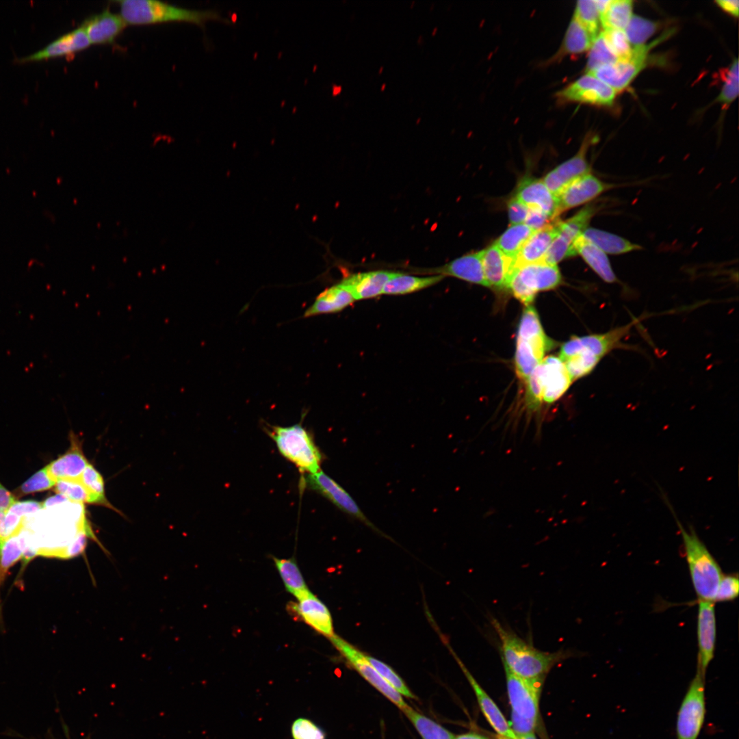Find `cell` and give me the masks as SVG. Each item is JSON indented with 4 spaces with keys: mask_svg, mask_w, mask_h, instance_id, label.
Wrapping results in <instances>:
<instances>
[{
    "mask_svg": "<svg viewBox=\"0 0 739 739\" xmlns=\"http://www.w3.org/2000/svg\"><path fill=\"white\" fill-rule=\"evenodd\" d=\"M490 621L500 639L503 664L520 677H544L555 664L574 655L569 649L555 652L539 650L530 641L503 626L495 618H491Z\"/></svg>",
    "mask_w": 739,
    "mask_h": 739,
    "instance_id": "1",
    "label": "cell"
},
{
    "mask_svg": "<svg viewBox=\"0 0 739 739\" xmlns=\"http://www.w3.org/2000/svg\"><path fill=\"white\" fill-rule=\"evenodd\" d=\"M127 25L186 23L203 27L209 21L225 20L216 11L188 9L156 0L114 1Z\"/></svg>",
    "mask_w": 739,
    "mask_h": 739,
    "instance_id": "2",
    "label": "cell"
},
{
    "mask_svg": "<svg viewBox=\"0 0 739 739\" xmlns=\"http://www.w3.org/2000/svg\"><path fill=\"white\" fill-rule=\"evenodd\" d=\"M666 504L675 517L681 534L684 556L697 599L714 602L723 575L721 568L695 530L691 527L688 530L684 528L667 500Z\"/></svg>",
    "mask_w": 739,
    "mask_h": 739,
    "instance_id": "3",
    "label": "cell"
},
{
    "mask_svg": "<svg viewBox=\"0 0 739 739\" xmlns=\"http://www.w3.org/2000/svg\"><path fill=\"white\" fill-rule=\"evenodd\" d=\"M265 432L280 454L292 463L302 474L320 471L322 455L311 433L302 423L289 426H270Z\"/></svg>",
    "mask_w": 739,
    "mask_h": 739,
    "instance_id": "4",
    "label": "cell"
},
{
    "mask_svg": "<svg viewBox=\"0 0 739 739\" xmlns=\"http://www.w3.org/2000/svg\"><path fill=\"white\" fill-rule=\"evenodd\" d=\"M562 277L556 265L544 262L529 264L513 269L507 289L526 306L530 305L538 291L556 288Z\"/></svg>",
    "mask_w": 739,
    "mask_h": 739,
    "instance_id": "5",
    "label": "cell"
},
{
    "mask_svg": "<svg viewBox=\"0 0 739 739\" xmlns=\"http://www.w3.org/2000/svg\"><path fill=\"white\" fill-rule=\"evenodd\" d=\"M673 33V30H668L649 44L635 46L632 48L629 58L618 60L613 64L601 66L587 74L603 81L617 93L622 92L646 67L651 49L667 39Z\"/></svg>",
    "mask_w": 739,
    "mask_h": 739,
    "instance_id": "6",
    "label": "cell"
},
{
    "mask_svg": "<svg viewBox=\"0 0 739 739\" xmlns=\"http://www.w3.org/2000/svg\"><path fill=\"white\" fill-rule=\"evenodd\" d=\"M705 674L697 667L680 705L676 723L677 739H697L705 716Z\"/></svg>",
    "mask_w": 739,
    "mask_h": 739,
    "instance_id": "7",
    "label": "cell"
},
{
    "mask_svg": "<svg viewBox=\"0 0 739 739\" xmlns=\"http://www.w3.org/2000/svg\"><path fill=\"white\" fill-rule=\"evenodd\" d=\"M600 209L601 206L597 204H589L568 220H560L558 235L550 245L543 262L556 265L566 257L577 255L573 247V242Z\"/></svg>",
    "mask_w": 739,
    "mask_h": 739,
    "instance_id": "8",
    "label": "cell"
},
{
    "mask_svg": "<svg viewBox=\"0 0 739 739\" xmlns=\"http://www.w3.org/2000/svg\"><path fill=\"white\" fill-rule=\"evenodd\" d=\"M554 346V341L548 338L543 328L518 330L515 356L518 377L526 382L541 363L545 352Z\"/></svg>",
    "mask_w": 739,
    "mask_h": 739,
    "instance_id": "9",
    "label": "cell"
},
{
    "mask_svg": "<svg viewBox=\"0 0 739 739\" xmlns=\"http://www.w3.org/2000/svg\"><path fill=\"white\" fill-rule=\"evenodd\" d=\"M636 320L601 334L573 337L565 343L560 351L559 359L563 362L578 352L592 354L601 359L610 352L621 345L622 339L629 333Z\"/></svg>",
    "mask_w": 739,
    "mask_h": 739,
    "instance_id": "10",
    "label": "cell"
},
{
    "mask_svg": "<svg viewBox=\"0 0 739 739\" xmlns=\"http://www.w3.org/2000/svg\"><path fill=\"white\" fill-rule=\"evenodd\" d=\"M330 641L347 662L370 684L375 687L401 710L407 705L402 695L392 688L366 659L365 655L344 640L333 634Z\"/></svg>",
    "mask_w": 739,
    "mask_h": 739,
    "instance_id": "11",
    "label": "cell"
},
{
    "mask_svg": "<svg viewBox=\"0 0 739 739\" xmlns=\"http://www.w3.org/2000/svg\"><path fill=\"white\" fill-rule=\"evenodd\" d=\"M617 92L590 74H586L556 93L561 103H580L596 106L613 105Z\"/></svg>",
    "mask_w": 739,
    "mask_h": 739,
    "instance_id": "12",
    "label": "cell"
},
{
    "mask_svg": "<svg viewBox=\"0 0 739 739\" xmlns=\"http://www.w3.org/2000/svg\"><path fill=\"white\" fill-rule=\"evenodd\" d=\"M597 136L588 133L584 138L577 153L548 172L542 179L549 191L556 197L573 181L591 173V166L586 155L591 145L596 142Z\"/></svg>",
    "mask_w": 739,
    "mask_h": 739,
    "instance_id": "13",
    "label": "cell"
},
{
    "mask_svg": "<svg viewBox=\"0 0 739 739\" xmlns=\"http://www.w3.org/2000/svg\"><path fill=\"white\" fill-rule=\"evenodd\" d=\"M504 667L512 711L521 717L537 720L543 677L524 679L512 673L504 664Z\"/></svg>",
    "mask_w": 739,
    "mask_h": 739,
    "instance_id": "14",
    "label": "cell"
},
{
    "mask_svg": "<svg viewBox=\"0 0 739 739\" xmlns=\"http://www.w3.org/2000/svg\"><path fill=\"white\" fill-rule=\"evenodd\" d=\"M301 483L303 487L319 493L344 513L374 528L348 493L322 471L306 474Z\"/></svg>",
    "mask_w": 739,
    "mask_h": 739,
    "instance_id": "15",
    "label": "cell"
},
{
    "mask_svg": "<svg viewBox=\"0 0 739 739\" xmlns=\"http://www.w3.org/2000/svg\"><path fill=\"white\" fill-rule=\"evenodd\" d=\"M697 635L698 643L697 665L705 674L712 660L716 645V624L714 602L698 600Z\"/></svg>",
    "mask_w": 739,
    "mask_h": 739,
    "instance_id": "16",
    "label": "cell"
},
{
    "mask_svg": "<svg viewBox=\"0 0 739 739\" xmlns=\"http://www.w3.org/2000/svg\"><path fill=\"white\" fill-rule=\"evenodd\" d=\"M534 370L541 384L543 402L548 404L560 399L573 382L564 363L554 356L543 359Z\"/></svg>",
    "mask_w": 739,
    "mask_h": 739,
    "instance_id": "17",
    "label": "cell"
},
{
    "mask_svg": "<svg viewBox=\"0 0 739 739\" xmlns=\"http://www.w3.org/2000/svg\"><path fill=\"white\" fill-rule=\"evenodd\" d=\"M617 185L606 183L588 173L571 183L557 197L558 214L588 203Z\"/></svg>",
    "mask_w": 739,
    "mask_h": 739,
    "instance_id": "18",
    "label": "cell"
},
{
    "mask_svg": "<svg viewBox=\"0 0 739 739\" xmlns=\"http://www.w3.org/2000/svg\"><path fill=\"white\" fill-rule=\"evenodd\" d=\"M291 615L300 619L318 633L328 638L334 634L331 614L326 605L311 591L298 602L288 604Z\"/></svg>",
    "mask_w": 739,
    "mask_h": 739,
    "instance_id": "19",
    "label": "cell"
},
{
    "mask_svg": "<svg viewBox=\"0 0 739 739\" xmlns=\"http://www.w3.org/2000/svg\"><path fill=\"white\" fill-rule=\"evenodd\" d=\"M81 25L90 44H112L127 26L119 13L109 9L88 17Z\"/></svg>",
    "mask_w": 739,
    "mask_h": 739,
    "instance_id": "20",
    "label": "cell"
},
{
    "mask_svg": "<svg viewBox=\"0 0 739 739\" xmlns=\"http://www.w3.org/2000/svg\"><path fill=\"white\" fill-rule=\"evenodd\" d=\"M81 25L57 38L42 49L18 59L20 62L40 61L71 55L90 47Z\"/></svg>",
    "mask_w": 739,
    "mask_h": 739,
    "instance_id": "21",
    "label": "cell"
},
{
    "mask_svg": "<svg viewBox=\"0 0 739 739\" xmlns=\"http://www.w3.org/2000/svg\"><path fill=\"white\" fill-rule=\"evenodd\" d=\"M515 196L528 208L539 209L554 220L559 215L558 198L542 179L524 177L519 183Z\"/></svg>",
    "mask_w": 739,
    "mask_h": 739,
    "instance_id": "22",
    "label": "cell"
},
{
    "mask_svg": "<svg viewBox=\"0 0 739 739\" xmlns=\"http://www.w3.org/2000/svg\"><path fill=\"white\" fill-rule=\"evenodd\" d=\"M70 448L47 467L49 476L55 482L59 480H78L89 464L82 448L81 443L72 432Z\"/></svg>",
    "mask_w": 739,
    "mask_h": 739,
    "instance_id": "23",
    "label": "cell"
},
{
    "mask_svg": "<svg viewBox=\"0 0 739 739\" xmlns=\"http://www.w3.org/2000/svg\"><path fill=\"white\" fill-rule=\"evenodd\" d=\"M560 220L535 231L526 241L514 260L513 268L541 263L558 233Z\"/></svg>",
    "mask_w": 739,
    "mask_h": 739,
    "instance_id": "24",
    "label": "cell"
},
{
    "mask_svg": "<svg viewBox=\"0 0 739 739\" xmlns=\"http://www.w3.org/2000/svg\"><path fill=\"white\" fill-rule=\"evenodd\" d=\"M428 273L455 277L471 283L489 287L485 279L482 250L458 257L438 268L430 269Z\"/></svg>",
    "mask_w": 739,
    "mask_h": 739,
    "instance_id": "25",
    "label": "cell"
},
{
    "mask_svg": "<svg viewBox=\"0 0 739 739\" xmlns=\"http://www.w3.org/2000/svg\"><path fill=\"white\" fill-rule=\"evenodd\" d=\"M391 274L388 270L358 272L345 276L339 283L352 294L355 301L379 296Z\"/></svg>",
    "mask_w": 739,
    "mask_h": 739,
    "instance_id": "26",
    "label": "cell"
},
{
    "mask_svg": "<svg viewBox=\"0 0 739 739\" xmlns=\"http://www.w3.org/2000/svg\"><path fill=\"white\" fill-rule=\"evenodd\" d=\"M482 263L489 287L506 289L513 270V261L507 257L494 243L482 250Z\"/></svg>",
    "mask_w": 739,
    "mask_h": 739,
    "instance_id": "27",
    "label": "cell"
},
{
    "mask_svg": "<svg viewBox=\"0 0 739 739\" xmlns=\"http://www.w3.org/2000/svg\"><path fill=\"white\" fill-rule=\"evenodd\" d=\"M355 302L350 292L339 282L321 293L304 312V318L341 311Z\"/></svg>",
    "mask_w": 739,
    "mask_h": 739,
    "instance_id": "28",
    "label": "cell"
},
{
    "mask_svg": "<svg viewBox=\"0 0 739 739\" xmlns=\"http://www.w3.org/2000/svg\"><path fill=\"white\" fill-rule=\"evenodd\" d=\"M462 671L471 685L483 714L493 728L502 736L515 739L516 736L497 706L480 686L470 672L457 656L454 654Z\"/></svg>",
    "mask_w": 739,
    "mask_h": 739,
    "instance_id": "29",
    "label": "cell"
},
{
    "mask_svg": "<svg viewBox=\"0 0 739 739\" xmlns=\"http://www.w3.org/2000/svg\"><path fill=\"white\" fill-rule=\"evenodd\" d=\"M573 247L576 254L580 255L586 263L603 281L608 283L619 281L606 254L584 237L582 233L576 238Z\"/></svg>",
    "mask_w": 739,
    "mask_h": 739,
    "instance_id": "30",
    "label": "cell"
},
{
    "mask_svg": "<svg viewBox=\"0 0 739 739\" xmlns=\"http://www.w3.org/2000/svg\"><path fill=\"white\" fill-rule=\"evenodd\" d=\"M443 278L444 276L439 274L417 276L391 272L384 286L383 294L396 296L411 294L435 285Z\"/></svg>",
    "mask_w": 739,
    "mask_h": 739,
    "instance_id": "31",
    "label": "cell"
},
{
    "mask_svg": "<svg viewBox=\"0 0 739 739\" xmlns=\"http://www.w3.org/2000/svg\"><path fill=\"white\" fill-rule=\"evenodd\" d=\"M595 40L573 16L559 50L549 61L553 62L568 55L582 53L591 49Z\"/></svg>",
    "mask_w": 739,
    "mask_h": 739,
    "instance_id": "32",
    "label": "cell"
},
{
    "mask_svg": "<svg viewBox=\"0 0 739 739\" xmlns=\"http://www.w3.org/2000/svg\"><path fill=\"white\" fill-rule=\"evenodd\" d=\"M582 235L606 254L621 255L643 248L619 235L595 228L587 227Z\"/></svg>",
    "mask_w": 739,
    "mask_h": 739,
    "instance_id": "33",
    "label": "cell"
},
{
    "mask_svg": "<svg viewBox=\"0 0 739 739\" xmlns=\"http://www.w3.org/2000/svg\"><path fill=\"white\" fill-rule=\"evenodd\" d=\"M273 560L287 592L293 595L297 600L310 592L294 558L274 557Z\"/></svg>",
    "mask_w": 739,
    "mask_h": 739,
    "instance_id": "34",
    "label": "cell"
},
{
    "mask_svg": "<svg viewBox=\"0 0 739 739\" xmlns=\"http://www.w3.org/2000/svg\"><path fill=\"white\" fill-rule=\"evenodd\" d=\"M534 232L532 229L524 223L513 224L502 234L495 244L514 263L523 245Z\"/></svg>",
    "mask_w": 739,
    "mask_h": 739,
    "instance_id": "35",
    "label": "cell"
},
{
    "mask_svg": "<svg viewBox=\"0 0 739 739\" xmlns=\"http://www.w3.org/2000/svg\"><path fill=\"white\" fill-rule=\"evenodd\" d=\"M633 1H611L606 11L600 15V23L604 29H621L627 25L632 16Z\"/></svg>",
    "mask_w": 739,
    "mask_h": 739,
    "instance_id": "36",
    "label": "cell"
},
{
    "mask_svg": "<svg viewBox=\"0 0 739 739\" xmlns=\"http://www.w3.org/2000/svg\"><path fill=\"white\" fill-rule=\"evenodd\" d=\"M402 711L423 739H454V736L440 725L406 705Z\"/></svg>",
    "mask_w": 739,
    "mask_h": 739,
    "instance_id": "37",
    "label": "cell"
},
{
    "mask_svg": "<svg viewBox=\"0 0 739 739\" xmlns=\"http://www.w3.org/2000/svg\"><path fill=\"white\" fill-rule=\"evenodd\" d=\"M660 27V23L642 16L632 15L625 28V34L630 43L635 46L644 44Z\"/></svg>",
    "mask_w": 739,
    "mask_h": 739,
    "instance_id": "38",
    "label": "cell"
},
{
    "mask_svg": "<svg viewBox=\"0 0 739 739\" xmlns=\"http://www.w3.org/2000/svg\"><path fill=\"white\" fill-rule=\"evenodd\" d=\"M723 84L716 101L727 108L738 94V61L736 58L727 68L721 71Z\"/></svg>",
    "mask_w": 739,
    "mask_h": 739,
    "instance_id": "39",
    "label": "cell"
},
{
    "mask_svg": "<svg viewBox=\"0 0 739 739\" xmlns=\"http://www.w3.org/2000/svg\"><path fill=\"white\" fill-rule=\"evenodd\" d=\"M618 60L601 32L596 37L590 49L586 63V73L601 66L613 64Z\"/></svg>",
    "mask_w": 739,
    "mask_h": 739,
    "instance_id": "40",
    "label": "cell"
},
{
    "mask_svg": "<svg viewBox=\"0 0 739 739\" xmlns=\"http://www.w3.org/2000/svg\"><path fill=\"white\" fill-rule=\"evenodd\" d=\"M54 486V490L57 494L64 495L70 502L79 504H96L94 498L79 479L59 480Z\"/></svg>",
    "mask_w": 739,
    "mask_h": 739,
    "instance_id": "41",
    "label": "cell"
},
{
    "mask_svg": "<svg viewBox=\"0 0 739 739\" xmlns=\"http://www.w3.org/2000/svg\"><path fill=\"white\" fill-rule=\"evenodd\" d=\"M79 480L93 496L96 504L114 508L105 497L103 476L93 465H88L80 476Z\"/></svg>",
    "mask_w": 739,
    "mask_h": 739,
    "instance_id": "42",
    "label": "cell"
},
{
    "mask_svg": "<svg viewBox=\"0 0 739 739\" xmlns=\"http://www.w3.org/2000/svg\"><path fill=\"white\" fill-rule=\"evenodd\" d=\"M573 16L596 38L599 34L600 18L595 1H578Z\"/></svg>",
    "mask_w": 739,
    "mask_h": 739,
    "instance_id": "43",
    "label": "cell"
},
{
    "mask_svg": "<svg viewBox=\"0 0 739 739\" xmlns=\"http://www.w3.org/2000/svg\"><path fill=\"white\" fill-rule=\"evenodd\" d=\"M600 361V359L592 354L578 352L563 363L572 381H574L590 374Z\"/></svg>",
    "mask_w": 739,
    "mask_h": 739,
    "instance_id": "44",
    "label": "cell"
},
{
    "mask_svg": "<svg viewBox=\"0 0 739 739\" xmlns=\"http://www.w3.org/2000/svg\"><path fill=\"white\" fill-rule=\"evenodd\" d=\"M22 549L17 535L10 537L3 543L0 549V586L9 569L22 559Z\"/></svg>",
    "mask_w": 739,
    "mask_h": 739,
    "instance_id": "45",
    "label": "cell"
},
{
    "mask_svg": "<svg viewBox=\"0 0 739 739\" xmlns=\"http://www.w3.org/2000/svg\"><path fill=\"white\" fill-rule=\"evenodd\" d=\"M366 659L384 679L401 695L408 698H415L413 694L406 686L403 680L392 670L391 667L384 662L375 659L373 657L365 655Z\"/></svg>",
    "mask_w": 739,
    "mask_h": 739,
    "instance_id": "46",
    "label": "cell"
},
{
    "mask_svg": "<svg viewBox=\"0 0 739 739\" xmlns=\"http://www.w3.org/2000/svg\"><path fill=\"white\" fill-rule=\"evenodd\" d=\"M608 45L619 60L631 56L632 47L624 32L621 29H604L601 31Z\"/></svg>",
    "mask_w": 739,
    "mask_h": 739,
    "instance_id": "47",
    "label": "cell"
},
{
    "mask_svg": "<svg viewBox=\"0 0 739 739\" xmlns=\"http://www.w3.org/2000/svg\"><path fill=\"white\" fill-rule=\"evenodd\" d=\"M55 484L48 475L46 467L41 469L23 482L16 490V494L22 495L43 491L53 487Z\"/></svg>",
    "mask_w": 739,
    "mask_h": 739,
    "instance_id": "48",
    "label": "cell"
},
{
    "mask_svg": "<svg viewBox=\"0 0 739 739\" xmlns=\"http://www.w3.org/2000/svg\"><path fill=\"white\" fill-rule=\"evenodd\" d=\"M293 739H326L324 731L309 719L298 718L291 728Z\"/></svg>",
    "mask_w": 739,
    "mask_h": 739,
    "instance_id": "49",
    "label": "cell"
},
{
    "mask_svg": "<svg viewBox=\"0 0 739 739\" xmlns=\"http://www.w3.org/2000/svg\"><path fill=\"white\" fill-rule=\"evenodd\" d=\"M739 579L738 573L723 575L716 591L714 602H726L734 600L738 595Z\"/></svg>",
    "mask_w": 739,
    "mask_h": 739,
    "instance_id": "50",
    "label": "cell"
},
{
    "mask_svg": "<svg viewBox=\"0 0 739 739\" xmlns=\"http://www.w3.org/2000/svg\"><path fill=\"white\" fill-rule=\"evenodd\" d=\"M25 518L19 517L10 511L0 512V543L17 535L23 528Z\"/></svg>",
    "mask_w": 739,
    "mask_h": 739,
    "instance_id": "51",
    "label": "cell"
},
{
    "mask_svg": "<svg viewBox=\"0 0 739 739\" xmlns=\"http://www.w3.org/2000/svg\"><path fill=\"white\" fill-rule=\"evenodd\" d=\"M17 536L23 553V564L26 565L39 555L37 542L31 530L26 527H23Z\"/></svg>",
    "mask_w": 739,
    "mask_h": 739,
    "instance_id": "52",
    "label": "cell"
},
{
    "mask_svg": "<svg viewBox=\"0 0 739 739\" xmlns=\"http://www.w3.org/2000/svg\"><path fill=\"white\" fill-rule=\"evenodd\" d=\"M43 509L42 502L34 500L15 502L8 511L26 519L32 518L34 515Z\"/></svg>",
    "mask_w": 739,
    "mask_h": 739,
    "instance_id": "53",
    "label": "cell"
},
{
    "mask_svg": "<svg viewBox=\"0 0 739 739\" xmlns=\"http://www.w3.org/2000/svg\"><path fill=\"white\" fill-rule=\"evenodd\" d=\"M529 208L515 196L508 203V212L511 225L524 223Z\"/></svg>",
    "mask_w": 739,
    "mask_h": 739,
    "instance_id": "54",
    "label": "cell"
},
{
    "mask_svg": "<svg viewBox=\"0 0 739 739\" xmlns=\"http://www.w3.org/2000/svg\"><path fill=\"white\" fill-rule=\"evenodd\" d=\"M511 720L513 731L516 736L533 733L537 721L521 717L513 711L511 713Z\"/></svg>",
    "mask_w": 739,
    "mask_h": 739,
    "instance_id": "55",
    "label": "cell"
},
{
    "mask_svg": "<svg viewBox=\"0 0 739 739\" xmlns=\"http://www.w3.org/2000/svg\"><path fill=\"white\" fill-rule=\"evenodd\" d=\"M553 220L549 215L536 208H529V211L524 224L537 231L549 223Z\"/></svg>",
    "mask_w": 739,
    "mask_h": 739,
    "instance_id": "56",
    "label": "cell"
},
{
    "mask_svg": "<svg viewBox=\"0 0 739 739\" xmlns=\"http://www.w3.org/2000/svg\"><path fill=\"white\" fill-rule=\"evenodd\" d=\"M723 11L735 16H738L739 1L738 0H718L716 1Z\"/></svg>",
    "mask_w": 739,
    "mask_h": 739,
    "instance_id": "57",
    "label": "cell"
},
{
    "mask_svg": "<svg viewBox=\"0 0 739 739\" xmlns=\"http://www.w3.org/2000/svg\"><path fill=\"white\" fill-rule=\"evenodd\" d=\"M68 500L64 495L57 494L47 498L42 504L43 509H47L60 505Z\"/></svg>",
    "mask_w": 739,
    "mask_h": 739,
    "instance_id": "58",
    "label": "cell"
},
{
    "mask_svg": "<svg viewBox=\"0 0 739 739\" xmlns=\"http://www.w3.org/2000/svg\"><path fill=\"white\" fill-rule=\"evenodd\" d=\"M454 739H487L485 737L473 733H469L465 734L454 736Z\"/></svg>",
    "mask_w": 739,
    "mask_h": 739,
    "instance_id": "59",
    "label": "cell"
},
{
    "mask_svg": "<svg viewBox=\"0 0 739 739\" xmlns=\"http://www.w3.org/2000/svg\"><path fill=\"white\" fill-rule=\"evenodd\" d=\"M515 739H536L533 733H530L523 736H516Z\"/></svg>",
    "mask_w": 739,
    "mask_h": 739,
    "instance_id": "60",
    "label": "cell"
},
{
    "mask_svg": "<svg viewBox=\"0 0 739 739\" xmlns=\"http://www.w3.org/2000/svg\"><path fill=\"white\" fill-rule=\"evenodd\" d=\"M497 739H510V738H508L500 736Z\"/></svg>",
    "mask_w": 739,
    "mask_h": 739,
    "instance_id": "61",
    "label": "cell"
},
{
    "mask_svg": "<svg viewBox=\"0 0 739 739\" xmlns=\"http://www.w3.org/2000/svg\"><path fill=\"white\" fill-rule=\"evenodd\" d=\"M385 84L383 85L381 90H383L385 89Z\"/></svg>",
    "mask_w": 739,
    "mask_h": 739,
    "instance_id": "62",
    "label": "cell"
},
{
    "mask_svg": "<svg viewBox=\"0 0 739 739\" xmlns=\"http://www.w3.org/2000/svg\"><path fill=\"white\" fill-rule=\"evenodd\" d=\"M436 30H437V28L435 29L432 35H435Z\"/></svg>",
    "mask_w": 739,
    "mask_h": 739,
    "instance_id": "63",
    "label": "cell"
}]
</instances>
